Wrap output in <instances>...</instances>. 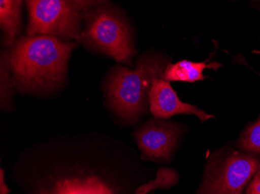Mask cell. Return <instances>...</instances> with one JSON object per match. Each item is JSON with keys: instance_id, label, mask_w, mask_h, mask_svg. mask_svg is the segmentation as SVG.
I'll list each match as a JSON object with an SVG mask.
<instances>
[{"instance_id": "10", "label": "cell", "mask_w": 260, "mask_h": 194, "mask_svg": "<svg viewBox=\"0 0 260 194\" xmlns=\"http://www.w3.org/2000/svg\"><path fill=\"white\" fill-rule=\"evenodd\" d=\"M221 65V64L216 62L207 64L206 62H192L183 60L175 64H169L164 71L161 79L168 82L195 83L205 79L204 71L206 68L217 70Z\"/></svg>"}, {"instance_id": "2", "label": "cell", "mask_w": 260, "mask_h": 194, "mask_svg": "<svg viewBox=\"0 0 260 194\" xmlns=\"http://www.w3.org/2000/svg\"><path fill=\"white\" fill-rule=\"evenodd\" d=\"M168 65L167 58L161 55L149 54L140 58L134 69L114 66L105 83V93L116 113L129 121L140 117L153 80L162 78Z\"/></svg>"}, {"instance_id": "1", "label": "cell", "mask_w": 260, "mask_h": 194, "mask_svg": "<svg viewBox=\"0 0 260 194\" xmlns=\"http://www.w3.org/2000/svg\"><path fill=\"white\" fill-rule=\"evenodd\" d=\"M77 44L52 36H22L10 48V68L16 89L48 92L63 83L69 59Z\"/></svg>"}, {"instance_id": "9", "label": "cell", "mask_w": 260, "mask_h": 194, "mask_svg": "<svg viewBox=\"0 0 260 194\" xmlns=\"http://www.w3.org/2000/svg\"><path fill=\"white\" fill-rule=\"evenodd\" d=\"M20 0L0 1V27L4 32V43L7 48H13L21 29V7Z\"/></svg>"}, {"instance_id": "13", "label": "cell", "mask_w": 260, "mask_h": 194, "mask_svg": "<svg viewBox=\"0 0 260 194\" xmlns=\"http://www.w3.org/2000/svg\"><path fill=\"white\" fill-rule=\"evenodd\" d=\"M245 194H260V164Z\"/></svg>"}, {"instance_id": "12", "label": "cell", "mask_w": 260, "mask_h": 194, "mask_svg": "<svg viewBox=\"0 0 260 194\" xmlns=\"http://www.w3.org/2000/svg\"><path fill=\"white\" fill-rule=\"evenodd\" d=\"M239 147L260 156V118L244 131L239 141Z\"/></svg>"}, {"instance_id": "8", "label": "cell", "mask_w": 260, "mask_h": 194, "mask_svg": "<svg viewBox=\"0 0 260 194\" xmlns=\"http://www.w3.org/2000/svg\"><path fill=\"white\" fill-rule=\"evenodd\" d=\"M40 194H115L109 186L97 177L70 178L57 181L49 189Z\"/></svg>"}, {"instance_id": "3", "label": "cell", "mask_w": 260, "mask_h": 194, "mask_svg": "<svg viewBox=\"0 0 260 194\" xmlns=\"http://www.w3.org/2000/svg\"><path fill=\"white\" fill-rule=\"evenodd\" d=\"M81 42L93 50L132 65L136 51L128 23L116 7L100 1L86 14Z\"/></svg>"}, {"instance_id": "11", "label": "cell", "mask_w": 260, "mask_h": 194, "mask_svg": "<svg viewBox=\"0 0 260 194\" xmlns=\"http://www.w3.org/2000/svg\"><path fill=\"white\" fill-rule=\"evenodd\" d=\"M15 89L10 68V51L7 48L1 52L0 58V102L3 109H8L11 106Z\"/></svg>"}, {"instance_id": "4", "label": "cell", "mask_w": 260, "mask_h": 194, "mask_svg": "<svg viewBox=\"0 0 260 194\" xmlns=\"http://www.w3.org/2000/svg\"><path fill=\"white\" fill-rule=\"evenodd\" d=\"M27 36L46 35L65 42H81L84 17L100 1L89 0H30Z\"/></svg>"}, {"instance_id": "7", "label": "cell", "mask_w": 260, "mask_h": 194, "mask_svg": "<svg viewBox=\"0 0 260 194\" xmlns=\"http://www.w3.org/2000/svg\"><path fill=\"white\" fill-rule=\"evenodd\" d=\"M149 102L152 114L160 119H168L177 114H193L205 122L214 118L197 106L181 101L169 82L161 78L153 80L149 93Z\"/></svg>"}, {"instance_id": "6", "label": "cell", "mask_w": 260, "mask_h": 194, "mask_svg": "<svg viewBox=\"0 0 260 194\" xmlns=\"http://www.w3.org/2000/svg\"><path fill=\"white\" fill-rule=\"evenodd\" d=\"M179 135V128L175 124L150 120L136 132L135 138L144 159L165 161L172 156Z\"/></svg>"}, {"instance_id": "5", "label": "cell", "mask_w": 260, "mask_h": 194, "mask_svg": "<svg viewBox=\"0 0 260 194\" xmlns=\"http://www.w3.org/2000/svg\"><path fill=\"white\" fill-rule=\"evenodd\" d=\"M258 166L256 158L232 153L213 170L206 183L204 194H242Z\"/></svg>"}]
</instances>
